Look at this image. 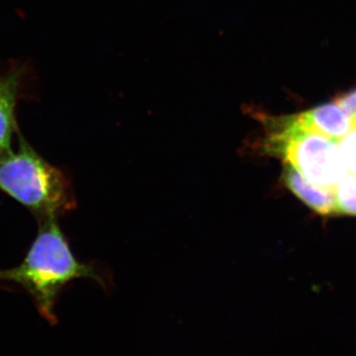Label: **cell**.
<instances>
[{"mask_svg":"<svg viewBox=\"0 0 356 356\" xmlns=\"http://www.w3.org/2000/svg\"><path fill=\"white\" fill-rule=\"evenodd\" d=\"M264 119L266 133L257 151L282 159L306 181L334 193L346 175L341 163L339 140L305 127L296 115Z\"/></svg>","mask_w":356,"mask_h":356,"instance_id":"obj_3","label":"cell"},{"mask_svg":"<svg viewBox=\"0 0 356 356\" xmlns=\"http://www.w3.org/2000/svg\"><path fill=\"white\" fill-rule=\"evenodd\" d=\"M296 117L305 127L331 139H341L353 128V117L337 102L321 105Z\"/></svg>","mask_w":356,"mask_h":356,"instance_id":"obj_5","label":"cell"},{"mask_svg":"<svg viewBox=\"0 0 356 356\" xmlns=\"http://www.w3.org/2000/svg\"><path fill=\"white\" fill-rule=\"evenodd\" d=\"M283 179L289 191L318 214H337L334 193L306 181L294 168L285 163Z\"/></svg>","mask_w":356,"mask_h":356,"instance_id":"obj_6","label":"cell"},{"mask_svg":"<svg viewBox=\"0 0 356 356\" xmlns=\"http://www.w3.org/2000/svg\"><path fill=\"white\" fill-rule=\"evenodd\" d=\"M17 151L0 159V191L22 204L39 221L58 219L76 207L70 178L40 156L17 133Z\"/></svg>","mask_w":356,"mask_h":356,"instance_id":"obj_2","label":"cell"},{"mask_svg":"<svg viewBox=\"0 0 356 356\" xmlns=\"http://www.w3.org/2000/svg\"><path fill=\"white\" fill-rule=\"evenodd\" d=\"M40 222L38 235L19 266L0 269V281L15 283L31 296L40 314L51 324L57 322L55 306L63 288L70 281L88 278L104 284L95 267L72 254L57 219Z\"/></svg>","mask_w":356,"mask_h":356,"instance_id":"obj_1","label":"cell"},{"mask_svg":"<svg viewBox=\"0 0 356 356\" xmlns=\"http://www.w3.org/2000/svg\"><path fill=\"white\" fill-rule=\"evenodd\" d=\"M21 81L22 72L18 70L0 77V159L13 151V137L19 132L16 120V105Z\"/></svg>","mask_w":356,"mask_h":356,"instance_id":"obj_4","label":"cell"},{"mask_svg":"<svg viewBox=\"0 0 356 356\" xmlns=\"http://www.w3.org/2000/svg\"><path fill=\"white\" fill-rule=\"evenodd\" d=\"M337 104L346 110L350 116L353 117L356 115V89L346 93L337 100Z\"/></svg>","mask_w":356,"mask_h":356,"instance_id":"obj_8","label":"cell"},{"mask_svg":"<svg viewBox=\"0 0 356 356\" xmlns=\"http://www.w3.org/2000/svg\"><path fill=\"white\" fill-rule=\"evenodd\" d=\"M334 194L337 214L356 216V175H348L341 178Z\"/></svg>","mask_w":356,"mask_h":356,"instance_id":"obj_7","label":"cell"},{"mask_svg":"<svg viewBox=\"0 0 356 356\" xmlns=\"http://www.w3.org/2000/svg\"><path fill=\"white\" fill-rule=\"evenodd\" d=\"M353 126H355V127H356V115H355V116L353 117Z\"/></svg>","mask_w":356,"mask_h":356,"instance_id":"obj_9","label":"cell"}]
</instances>
